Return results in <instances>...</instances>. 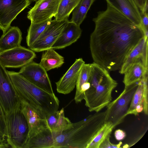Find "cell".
<instances>
[{"mask_svg":"<svg viewBox=\"0 0 148 148\" xmlns=\"http://www.w3.org/2000/svg\"><path fill=\"white\" fill-rule=\"evenodd\" d=\"M138 86V82L125 86L119 96L106 106V123H112L115 127L123 122L127 115L131 101Z\"/></svg>","mask_w":148,"mask_h":148,"instance_id":"6","label":"cell"},{"mask_svg":"<svg viewBox=\"0 0 148 148\" xmlns=\"http://www.w3.org/2000/svg\"><path fill=\"white\" fill-rule=\"evenodd\" d=\"M36 55L34 51L20 46L0 52V63L4 67H22L33 61Z\"/></svg>","mask_w":148,"mask_h":148,"instance_id":"9","label":"cell"},{"mask_svg":"<svg viewBox=\"0 0 148 148\" xmlns=\"http://www.w3.org/2000/svg\"><path fill=\"white\" fill-rule=\"evenodd\" d=\"M91 69V64H84L81 70L76 84L74 100L76 103L81 102L80 90L82 86L88 82Z\"/></svg>","mask_w":148,"mask_h":148,"instance_id":"26","label":"cell"},{"mask_svg":"<svg viewBox=\"0 0 148 148\" xmlns=\"http://www.w3.org/2000/svg\"><path fill=\"white\" fill-rule=\"evenodd\" d=\"M30 3L35 1H36L37 0H28Z\"/></svg>","mask_w":148,"mask_h":148,"instance_id":"36","label":"cell"},{"mask_svg":"<svg viewBox=\"0 0 148 148\" xmlns=\"http://www.w3.org/2000/svg\"><path fill=\"white\" fill-rule=\"evenodd\" d=\"M47 71L39 63L32 61L22 67L18 73L37 86L49 93L54 94Z\"/></svg>","mask_w":148,"mask_h":148,"instance_id":"10","label":"cell"},{"mask_svg":"<svg viewBox=\"0 0 148 148\" xmlns=\"http://www.w3.org/2000/svg\"><path fill=\"white\" fill-rule=\"evenodd\" d=\"M140 12L143 10L145 0H134Z\"/></svg>","mask_w":148,"mask_h":148,"instance_id":"33","label":"cell"},{"mask_svg":"<svg viewBox=\"0 0 148 148\" xmlns=\"http://www.w3.org/2000/svg\"><path fill=\"white\" fill-rule=\"evenodd\" d=\"M20 101L7 71L0 63V104L6 116L20 108Z\"/></svg>","mask_w":148,"mask_h":148,"instance_id":"7","label":"cell"},{"mask_svg":"<svg viewBox=\"0 0 148 148\" xmlns=\"http://www.w3.org/2000/svg\"><path fill=\"white\" fill-rule=\"evenodd\" d=\"M84 61L82 58L76 59L67 71L56 83L57 92L64 95L71 92L76 86L78 76Z\"/></svg>","mask_w":148,"mask_h":148,"instance_id":"14","label":"cell"},{"mask_svg":"<svg viewBox=\"0 0 148 148\" xmlns=\"http://www.w3.org/2000/svg\"><path fill=\"white\" fill-rule=\"evenodd\" d=\"M88 82L89 88L85 92V106L90 112H100L111 101L112 93L118 83L109 71L93 62Z\"/></svg>","mask_w":148,"mask_h":148,"instance_id":"3","label":"cell"},{"mask_svg":"<svg viewBox=\"0 0 148 148\" xmlns=\"http://www.w3.org/2000/svg\"><path fill=\"white\" fill-rule=\"evenodd\" d=\"M22 35L18 27H10L0 38V52L21 46Z\"/></svg>","mask_w":148,"mask_h":148,"instance_id":"18","label":"cell"},{"mask_svg":"<svg viewBox=\"0 0 148 148\" xmlns=\"http://www.w3.org/2000/svg\"><path fill=\"white\" fill-rule=\"evenodd\" d=\"M61 0H38L28 12V18L31 23H38L55 17Z\"/></svg>","mask_w":148,"mask_h":148,"instance_id":"13","label":"cell"},{"mask_svg":"<svg viewBox=\"0 0 148 148\" xmlns=\"http://www.w3.org/2000/svg\"><path fill=\"white\" fill-rule=\"evenodd\" d=\"M140 13H148V0H145L143 10Z\"/></svg>","mask_w":148,"mask_h":148,"instance_id":"34","label":"cell"},{"mask_svg":"<svg viewBox=\"0 0 148 148\" xmlns=\"http://www.w3.org/2000/svg\"><path fill=\"white\" fill-rule=\"evenodd\" d=\"M148 75L138 82V87L133 97L127 112V115L134 114L137 116L143 112V92L145 79Z\"/></svg>","mask_w":148,"mask_h":148,"instance_id":"22","label":"cell"},{"mask_svg":"<svg viewBox=\"0 0 148 148\" xmlns=\"http://www.w3.org/2000/svg\"><path fill=\"white\" fill-rule=\"evenodd\" d=\"M44 51L39 64L46 71L60 67L64 63V57L54 49L50 48Z\"/></svg>","mask_w":148,"mask_h":148,"instance_id":"21","label":"cell"},{"mask_svg":"<svg viewBox=\"0 0 148 148\" xmlns=\"http://www.w3.org/2000/svg\"><path fill=\"white\" fill-rule=\"evenodd\" d=\"M51 19L38 23H31L27 31L26 42L30 47L37 40L50 23Z\"/></svg>","mask_w":148,"mask_h":148,"instance_id":"24","label":"cell"},{"mask_svg":"<svg viewBox=\"0 0 148 148\" xmlns=\"http://www.w3.org/2000/svg\"><path fill=\"white\" fill-rule=\"evenodd\" d=\"M7 71L20 99L28 103L39 114L46 118L58 110L59 101L55 94L37 86L18 72Z\"/></svg>","mask_w":148,"mask_h":148,"instance_id":"4","label":"cell"},{"mask_svg":"<svg viewBox=\"0 0 148 148\" xmlns=\"http://www.w3.org/2000/svg\"><path fill=\"white\" fill-rule=\"evenodd\" d=\"M30 3L28 0H0V29L3 34L18 15Z\"/></svg>","mask_w":148,"mask_h":148,"instance_id":"11","label":"cell"},{"mask_svg":"<svg viewBox=\"0 0 148 148\" xmlns=\"http://www.w3.org/2000/svg\"><path fill=\"white\" fill-rule=\"evenodd\" d=\"M105 111L96 112L57 133L43 136L42 148H87L106 123Z\"/></svg>","mask_w":148,"mask_h":148,"instance_id":"2","label":"cell"},{"mask_svg":"<svg viewBox=\"0 0 148 148\" xmlns=\"http://www.w3.org/2000/svg\"><path fill=\"white\" fill-rule=\"evenodd\" d=\"M148 37H143L134 47L125 59L119 70L121 74H124L133 63L141 62L148 68Z\"/></svg>","mask_w":148,"mask_h":148,"instance_id":"15","label":"cell"},{"mask_svg":"<svg viewBox=\"0 0 148 148\" xmlns=\"http://www.w3.org/2000/svg\"><path fill=\"white\" fill-rule=\"evenodd\" d=\"M46 120L51 132L54 133L60 132L72 123L69 118L65 116L64 108L47 116Z\"/></svg>","mask_w":148,"mask_h":148,"instance_id":"19","label":"cell"},{"mask_svg":"<svg viewBox=\"0 0 148 148\" xmlns=\"http://www.w3.org/2000/svg\"><path fill=\"white\" fill-rule=\"evenodd\" d=\"M9 147L8 146L3 142L0 140V148Z\"/></svg>","mask_w":148,"mask_h":148,"instance_id":"35","label":"cell"},{"mask_svg":"<svg viewBox=\"0 0 148 148\" xmlns=\"http://www.w3.org/2000/svg\"><path fill=\"white\" fill-rule=\"evenodd\" d=\"M93 21L95 28L90 45L94 62L109 72L120 70L128 55L145 36L142 29L108 4Z\"/></svg>","mask_w":148,"mask_h":148,"instance_id":"1","label":"cell"},{"mask_svg":"<svg viewBox=\"0 0 148 148\" xmlns=\"http://www.w3.org/2000/svg\"><path fill=\"white\" fill-rule=\"evenodd\" d=\"M95 0H81L72 11L70 21L80 26Z\"/></svg>","mask_w":148,"mask_h":148,"instance_id":"23","label":"cell"},{"mask_svg":"<svg viewBox=\"0 0 148 148\" xmlns=\"http://www.w3.org/2000/svg\"><path fill=\"white\" fill-rule=\"evenodd\" d=\"M141 20L140 26L142 29L145 35L148 37V14L140 13Z\"/></svg>","mask_w":148,"mask_h":148,"instance_id":"31","label":"cell"},{"mask_svg":"<svg viewBox=\"0 0 148 148\" xmlns=\"http://www.w3.org/2000/svg\"><path fill=\"white\" fill-rule=\"evenodd\" d=\"M0 136L3 141L7 142V128L6 116L0 104Z\"/></svg>","mask_w":148,"mask_h":148,"instance_id":"28","label":"cell"},{"mask_svg":"<svg viewBox=\"0 0 148 148\" xmlns=\"http://www.w3.org/2000/svg\"><path fill=\"white\" fill-rule=\"evenodd\" d=\"M123 81L125 86H127L140 81L148 75V68L140 62L132 64L124 73Z\"/></svg>","mask_w":148,"mask_h":148,"instance_id":"20","label":"cell"},{"mask_svg":"<svg viewBox=\"0 0 148 148\" xmlns=\"http://www.w3.org/2000/svg\"><path fill=\"white\" fill-rule=\"evenodd\" d=\"M148 77L145 80L143 92V112L146 115L148 113Z\"/></svg>","mask_w":148,"mask_h":148,"instance_id":"29","label":"cell"},{"mask_svg":"<svg viewBox=\"0 0 148 148\" xmlns=\"http://www.w3.org/2000/svg\"><path fill=\"white\" fill-rule=\"evenodd\" d=\"M107 4L140 26V12L134 0H106Z\"/></svg>","mask_w":148,"mask_h":148,"instance_id":"16","label":"cell"},{"mask_svg":"<svg viewBox=\"0 0 148 148\" xmlns=\"http://www.w3.org/2000/svg\"><path fill=\"white\" fill-rule=\"evenodd\" d=\"M69 21L68 19L51 20L37 40L29 47L30 49L34 52H40L51 48Z\"/></svg>","mask_w":148,"mask_h":148,"instance_id":"8","label":"cell"},{"mask_svg":"<svg viewBox=\"0 0 148 148\" xmlns=\"http://www.w3.org/2000/svg\"><path fill=\"white\" fill-rule=\"evenodd\" d=\"M20 100V109L24 115L28 125V138L49 129L45 117L40 114L25 101L21 99Z\"/></svg>","mask_w":148,"mask_h":148,"instance_id":"12","label":"cell"},{"mask_svg":"<svg viewBox=\"0 0 148 148\" xmlns=\"http://www.w3.org/2000/svg\"><path fill=\"white\" fill-rule=\"evenodd\" d=\"M115 127L110 123H106L103 127L92 140L87 148H99L101 143Z\"/></svg>","mask_w":148,"mask_h":148,"instance_id":"27","label":"cell"},{"mask_svg":"<svg viewBox=\"0 0 148 148\" xmlns=\"http://www.w3.org/2000/svg\"><path fill=\"white\" fill-rule=\"evenodd\" d=\"M82 33L80 26L69 21L51 48L54 49H62L71 45L80 37Z\"/></svg>","mask_w":148,"mask_h":148,"instance_id":"17","label":"cell"},{"mask_svg":"<svg viewBox=\"0 0 148 148\" xmlns=\"http://www.w3.org/2000/svg\"><path fill=\"white\" fill-rule=\"evenodd\" d=\"M81 0H61L55 20L61 21L68 19L73 10Z\"/></svg>","mask_w":148,"mask_h":148,"instance_id":"25","label":"cell"},{"mask_svg":"<svg viewBox=\"0 0 148 148\" xmlns=\"http://www.w3.org/2000/svg\"><path fill=\"white\" fill-rule=\"evenodd\" d=\"M111 133L108 134L99 146V148H119L122 145V143L120 142L118 144H114L111 143L110 138Z\"/></svg>","mask_w":148,"mask_h":148,"instance_id":"30","label":"cell"},{"mask_svg":"<svg viewBox=\"0 0 148 148\" xmlns=\"http://www.w3.org/2000/svg\"><path fill=\"white\" fill-rule=\"evenodd\" d=\"M7 142L9 147L25 148L28 138L29 127L20 109L6 116Z\"/></svg>","mask_w":148,"mask_h":148,"instance_id":"5","label":"cell"},{"mask_svg":"<svg viewBox=\"0 0 148 148\" xmlns=\"http://www.w3.org/2000/svg\"><path fill=\"white\" fill-rule=\"evenodd\" d=\"M0 140L4 142V143H5L4 142V141H3V140L2 138L1 137V136H0Z\"/></svg>","mask_w":148,"mask_h":148,"instance_id":"37","label":"cell"},{"mask_svg":"<svg viewBox=\"0 0 148 148\" xmlns=\"http://www.w3.org/2000/svg\"><path fill=\"white\" fill-rule=\"evenodd\" d=\"M114 135L115 139L118 140H123L126 136L125 132L120 129L116 130L114 132Z\"/></svg>","mask_w":148,"mask_h":148,"instance_id":"32","label":"cell"}]
</instances>
